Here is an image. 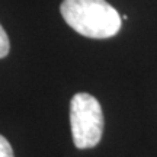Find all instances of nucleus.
<instances>
[{
	"label": "nucleus",
	"instance_id": "f257e3e1",
	"mask_svg": "<svg viewBox=\"0 0 157 157\" xmlns=\"http://www.w3.org/2000/svg\"><path fill=\"white\" fill-rule=\"evenodd\" d=\"M60 10L68 26L87 38H111L122 25L119 13L106 0H64Z\"/></svg>",
	"mask_w": 157,
	"mask_h": 157
},
{
	"label": "nucleus",
	"instance_id": "f03ea898",
	"mask_svg": "<svg viewBox=\"0 0 157 157\" xmlns=\"http://www.w3.org/2000/svg\"><path fill=\"white\" fill-rule=\"evenodd\" d=\"M70 125L74 146L80 150L95 147L103 132V113L99 101L89 93H76L70 102Z\"/></svg>",
	"mask_w": 157,
	"mask_h": 157
},
{
	"label": "nucleus",
	"instance_id": "7ed1b4c3",
	"mask_svg": "<svg viewBox=\"0 0 157 157\" xmlns=\"http://www.w3.org/2000/svg\"><path fill=\"white\" fill-rule=\"evenodd\" d=\"M9 50H10V44H9V38H7V34L3 29V26L0 25V58H3L9 54Z\"/></svg>",
	"mask_w": 157,
	"mask_h": 157
},
{
	"label": "nucleus",
	"instance_id": "20e7f679",
	"mask_svg": "<svg viewBox=\"0 0 157 157\" xmlns=\"http://www.w3.org/2000/svg\"><path fill=\"white\" fill-rule=\"evenodd\" d=\"M0 157H15L10 143L3 135H0Z\"/></svg>",
	"mask_w": 157,
	"mask_h": 157
}]
</instances>
